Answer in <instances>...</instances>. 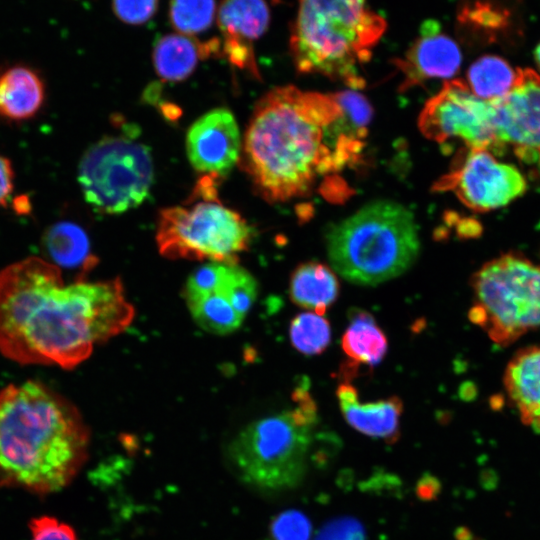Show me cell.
<instances>
[{
    "instance_id": "obj_1",
    "label": "cell",
    "mask_w": 540,
    "mask_h": 540,
    "mask_svg": "<svg viewBox=\"0 0 540 540\" xmlns=\"http://www.w3.org/2000/svg\"><path fill=\"white\" fill-rule=\"evenodd\" d=\"M133 317L118 278L65 283L59 266L36 256L0 270V353L18 364L73 369Z\"/></svg>"
},
{
    "instance_id": "obj_2",
    "label": "cell",
    "mask_w": 540,
    "mask_h": 540,
    "mask_svg": "<svg viewBox=\"0 0 540 540\" xmlns=\"http://www.w3.org/2000/svg\"><path fill=\"white\" fill-rule=\"evenodd\" d=\"M366 135L347 119L334 94L275 87L256 103L239 164L264 200L286 202L356 162Z\"/></svg>"
},
{
    "instance_id": "obj_3",
    "label": "cell",
    "mask_w": 540,
    "mask_h": 540,
    "mask_svg": "<svg viewBox=\"0 0 540 540\" xmlns=\"http://www.w3.org/2000/svg\"><path fill=\"white\" fill-rule=\"evenodd\" d=\"M77 407L40 381L0 390V487L44 495L72 482L88 457Z\"/></svg>"
},
{
    "instance_id": "obj_4",
    "label": "cell",
    "mask_w": 540,
    "mask_h": 540,
    "mask_svg": "<svg viewBox=\"0 0 540 540\" xmlns=\"http://www.w3.org/2000/svg\"><path fill=\"white\" fill-rule=\"evenodd\" d=\"M385 19L367 0H298L289 50L300 73L320 74L361 88V68L385 33Z\"/></svg>"
},
{
    "instance_id": "obj_5",
    "label": "cell",
    "mask_w": 540,
    "mask_h": 540,
    "mask_svg": "<svg viewBox=\"0 0 540 540\" xmlns=\"http://www.w3.org/2000/svg\"><path fill=\"white\" fill-rule=\"evenodd\" d=\"M335 272L358 285H377L406 272L420 241L413 214L389 200L371 202L335 224L326 236Z\"/></svg>"
},
{
    "instance_id": "obj_6",
    "label": "cell",
    "mask_w": 540,
    "mask_h": 540,
    "mask_svg": "<svg viewBox=\"0 0 540 540\" xmlns=\"http://www.w3.org/2000/svg\"><path fill=\"white\" fill-rule=\"evenodd\" d=\"M293 399V408L251 422L232 440L229 460L248 486L278 492L303 481L318 422L317 407L305 386L295 389Z\"/></svg>"
},
{
    "instance_id": "obj_7",
    "label": "cell",
    "mask_w": 540,
    "mask_h": 540,
    "mask_svg": "<svg viewBox=\"0 0 540 540\" xmlns=\"http://www.w3.org/2000/svg\"><path fill=\"white\" fill-rule=\"evenodd\" d=\"M219 180L202 175L184 204L160 211L156 243L162 256L237 264L249 247L252 229L220 201Z\"/></svg>"
},
{
    "instance_id": "obj_8",
    "label": "cell",
    "mask_w": 540,
    "mask_h": 540,
    "mask_svg": "<svg viewBox=\"0 0 540 540\" xmlns=\"http://www.w3.org/2000/svg\"><path fill=\"white\" fill-rule=\"evenodd\" d=\"M471 286L468 317L496 344L510 345L540 329V264L519 253L502 254L472 275Z\"/></svg>"
},
{
    "instance_id": "obj_9",
    "label": "cell",
    "mask_w": 540,
    "mask_h": 540,
    "mask_svg": "<svg viewBox=\"0 0 540 540\" xmlns=\"http://www.w3.org/2000/svg\"><path fill=\"white\" fill-rule=\"evenodd\" d=\"M105 135L83 154L78 182L90 206L103 214H119L140 205L153 182L149 147L137 139L136 128Z\"/></svg>"
},
{
    "instance_id": "obj_10",
    "label": "cell",
    "mask_w": 540,
    "mask_h": 540,
    "mask_svg": "<svg viewBox=\"0 0 540 540\" xmlns=\"http://www.w3.org/2000/svg\"><path fill=\"white\" fill-rule=\"evenodd\" d=\"M418 125L426 138L438 143L457 138L469 149L503 150L496 136L492 103L477 97L460 79L446 81L426 102Z\"/></svg>"
},
{
    "instance_id": "obj_11",
    "label": "cell",
    "mask_w": 540,
    "mask_h": 540,
    "mask_svg": "<svg viewBox=\"0 0 540 540\" xmlns=\"http://www.w3.org/2000/svg\"><path fill=\"white\" fill-rule=\"evenodd\" d=\"M526 189V179L515 166L498 161L488 150L469 148L433 186L434 191L454 193L477 212L503 207Z\"/></svg>"
},
{
    "instance_id": "obj_12",
    "label": "cell",
    "mask_w": 540,
    "mask_h": 540,
    "mask_svg": "<svg viewBox=\"0 0 540 540\" xmlns=\"http://www.w3.org/2000/svg\"><path fill=\"white\" fill-rule=\"evenodd\" d=\"M491 103L502 148L512 147L519 160L540 171V75L518 68L511 91Z\"/></svg>"
},
{
    "instance_id": "obj_13",
    "label": "cell",
    "mask_w": 540,
    "mask_h": 540,
    "mask_svg": "<svg viewBox=\"0 0 540 540\" xmlns=\"http://www.w3.org/2000/svg\"><path fill=\"white\" fill-rule=\"evenodd\" d=\"M241 146L238 124L227 108L213 109L198 118L186 136L187 155L193 168L218 179L239 163Z\"/></svg>"
},
{
    "instance_id": "obj_14",
    "label": "cell",
    "mask_w": 540,
    "mask_h": 540,
    "mask_svg": "<svg viewBox=\"0 0 540 540\" xmlns=\"http://www.w3.org/2000/svg\"><path fill=\"white\" fill-rule=\"evenodd\" d=\"M461 61L458 44L442 31L441 24L434 19L425 20L405 56L394 61L403 75L400 90L430 79H449L459 71Z\"/></svg>"
},
{
    "instance_id": "obj_15",
    "label": "cell",
    "mask_w": 540,
    "mask_h": 540,
    "mask_svg": "<svg viewBox=\"0 0 540 540\" xmlns=\"http://www.w3.org/2000/svg\"><path fill=\"white\" fill-rule=\"evenodd\" d=\"M336 395L340 410L352 428L387 443L398 440L403 412V402L398 396L362 403L356 388L347 382L339 384Z\"/></svg>"
},
{
    "instance_id": "obj_16",
    "label": "cell",
    "mask_w": 540,
    "mask_h": 540,
    "mask_svg": "<svg viewBox=\"0 0 540 540\" xmlns=\"http://www.w3.org/2000/svg\"><path fill=\"white\" fill-rule=\"evenodd\" d=\"M219 38L199 41L183 34H166L153 46L152 59L156 73L165 81L178 82L188 78L200 60L221 57Z\"/></svg>"
},
{
    "instance_id": "obj_17",
    "label": "cell",
    "mask_w": 540,
    "mask_h": 540,
    "mask_svg": "<svg viewBox=\"0 0 540 540\" xmlns=\"http://www.w3.org/2000/svg\"><path fill=\"white\" fill-rule=\"evenodd\" d=\"M504 386L521 421L540 433V345L513 356L505 369Z\"/></svg>"
},
{
    "instance_id": "obj_18",
    "label": "cell",
    "mask_w": 540,
    "mask_h": 540,
    "mask_svg": "<svg viewBox=\"0 0 540 540\" xmlns=\"http://www.w3.org/2000/svg\"><path fill=\"white\" fill-rule=\"evenodd\" d=\"M44 100V82L32 68L14 65L0 73V117L28 120L39 112Z\"/></svg>"
},
{
    "instance_id": "obj_19",
    "label": "cell",
    "mask_w": 540,
    "mask_h": 540,
    "mask_svg": "<svg viewBox=\"0 0 540 540\" xmlns=\"http://www.w3.org/2000/svg\"><path fill=\"white\" fill-rule=\"evenodd\" d=\"M339 280L329 266L309 261L296 267L289 281V296L298 306L324 315L337 300Z\"/></svg>"
},
{
    "instance_id": "obj_20",
    "label": "cell",
    "mask_w": 540,
    "mask_h": 540,
    "mask_svg": "<svg viewBox=\"0 0 540 540\" xmlns=\"http://www.w3.org/2000/svg\"><path fill=\"white\" fill-rule=\"evenodd\" d=\"M341 346L352 364L376 366L386 355L388 341L370 313L362 309H352L349 324L342 335Z\"/></svg>"
},
{
    "instance_id": "obj_21",
    "label": "cell",
    "mask_w": 540,
    "mask_h": 540,
    "mask_svg": "<svg viewBox=\"0 0 540 540\" xmlns=\"http://www.w3.org/2000/svg\"><path fill=\"white\" fill-rule=\"evenodd\" d=\"M270 10L265 0H221L217 25L223 37L248 43L260 38L268 29Z\"/></svg>"
},
{
    "instance_id": "obj_22",
    "label": "cell",
    "mask_w": 540,
    "mask_h": 540,
    "mask_svg": "<svg viewBox=\"0 0 540 540\" xmlns=\"http://www.w3.org/2000/svg\"><path fill=\"white\" fill-rule=\"evenodd\" d=\"M42 242L52 263L59 267H81L88 271L96 264L86 232L73 222L53 224L44 233Z\"/></svg>"
},
{
    "instance_id": "obj_23",
    "label": "cell",
    "mask_w": 540,
    "mask_h": 540,
    "mask_svg": "<svg viewBox=\"0 0 540 540\" xmlns=\"http://www.w3.org/2000/svg\"><path fill=\"white\" fill-rule=\"evenodd\" d=\"M517 70L503 58L484 55L471 64L467 85L477 97L488 102L506 96L515 84Z\"/></svg>"
},
{
    "instance_id": "obj_24",
    "label": "cell",
    "mask_w": 540,
    "mask_h": 540,
    "mask_svg": "<svg viewBox=\"0 0 540 540\" xmlns=\"http://www.w3.org/2000/svg\"><path fill=\"white\" fill-rule=\"evenodd\" d=\"M195 322L204 330L226 335L237 330L243 317L217 292L186 300Z\"/></svg>"
},
{
    "instance_id": "obj_25",
    "label": "cell",
    "mask_w": 540,
    "mask_h": 540,
    "mask_svg": "<svg viewBox=\"0 0 540 540\" xmlns=\"http://www.w3.org/2000/svg\"><path fill=\"white\" fill-rule=\"evenodd\" d=\"M289 337L293 347L302 354L319 355L330 344V323L323 315L315 312L300 313L290 323Z\"/></svg>"
},
{
    "instance_id": "obj_26",
    "label": "cell",
    "mask_w": 540,
    "mask_h": 540,
    "mask_svg": "<svg viewBox=\"0 0 540 540\" xmlns=\"http://www.w3.org/2000/svg\"><path fill=\"white\" fill-rule=\"evenodd\" d=\"M458 19L465 28L489 39L509 27L511 14L490 0H472L463 5Z\"/></svg>"
},
{
    "instance_id": "obj_27",
    "label": "cell",
    "mask_w": 540,
    "mask_h": 540,
    "mask_svg": "<svg viewBox=\"0 0 540 540\" xmlns=\"http://www.w3.org/2000/svg\"><path fill=\"white\" fill-rule=\"evenodd\" d=\"M223 296L243 318L253 306L257 296L255 278L237 264L222 263L216 291Z\"/></svg>"
},
{
    "instance_id": "obj_28",
    "label": "cell",
    "mask_w": 540,
    "mask_h": 540,
    "mask_svg": "<svg viewBox=\"0 0 540 540\" xmlns=\"http://www.w3.org/2000/svg\"><path fill=\"white\" fill-rule=\"evenodd\" d=\"M215 13V0H170L168 16L176 31L192 37L212 26Z\"/></svg>"
},
{
    "instance_id": "obj_29",
    "label": "cell",
    "mask_w": 540,
    "mask_h": 540,
    "mask_svg": "<svg viewBox=\"0 0 540 540\" xmlns=\"http://www.w3.org/2000/svg\"><path fill=\"white\" fill-rule=\"evenodd\" d=\"M334 96L352 125L367 133L372 109L366 98L353 90L340 91Z\"/></svg>"
},
{
    "instance_id": "obj_30",
    "label": "cell",
    "mask_w": 540,
    "mask_h": 540,
    "mask_svg": "<svg viewBox=\"0 0 540 540\" xmlns=\"http://www.w3.org/2000/svg\"><path fill=\"white\" fill-rule=\"evenodd\" d=\"M221 268V262H210L193 271L184 289L185 300L215 292L219 283Z\"/></svg>"
},
{
    "instance_id": "obj_31",
    "label": "cell",
    "mask_w": 540,
    "mask_h": 540,
    "mask_svg": "<svg viewBox=\"0 0 540 540\" xmlns=\"http://www.w3.org/2000/svg\"><path fill=\"white\" fill-rule=\"evenodd\" d=\"M271 532L273 540H309L311 526L302 514L289 511L275 519Z\"/></svg>"
},
{
    "instance_id": "obj_32",
    "label": "cell",
    "mask_w": 540,
    "mask_h": 540,
    "mask_svg": "<svg viewBox=\"0 0 540 540\" xmlns=\"http://www.w3.org/2000/svg\"><path fill=\"white\" fill-rule=\"evenodd\" d=\"M159 0H112L114 14L130 25L148 22L157 12Z\"/></svg>"
},
{
    "instance_id": "obj_33",
    "label": "cell",
    "mask_w": 540,
    "mask_h": 540,
    "mask_svg": "<svg viewBox=\"0 0 540 540\" xmlns=\"http://www.w3.org/2000/svg\"><path fill=\"white\" fill-rule=\"evenodd\" d=\"M31 540H79L74 529L51 516H39L29 523Z\"/></svg>"
},
{
    "instance_id": "obj_34",
    "label": "cell",
    "mask_w": 540,
    "mask_h": 540,
    "mask_svg": "<svg viewBox=\"0 0 540 540\" xmlns=\"http://www.w3.org/2000/svg\"><path fill=\"white\" fill-rule=\"evenodd\" d=\"M222 53L229 62L239 68L248 71L252 76L259 78L256 58L252 43H248L233 37H223Z\"/></svg>"
},
{
    "instance_id": "obj_35",
    "label": "cell",
    "mask_w": 540,
    "mask_h": 540,
    "mask_svg": "<svg viewBox=\"0 0 540 540\" xmlns=\"http://www.w3.org/2000/svg\"><path fill=\"white\" fill-rule=\"evenodd\" d=\"M316 540H363V533L358 524L343 520L327 526Z\"/></svg>"
},
{
    "instance_id": "obj_36",
    "label": "cell",
    "mask_w": 540,
    "mask_h": 540,
    "mask_svg": "<svg viewBox=\"0 0 540 540\" xmlns=\"http://www.w3.org/2000/svg\"><path fill=\"white\" fill-rule=\"evenodd\" d=\"M14 187V170L11 161L0 154V207L5 206Z\"/></svg>"
},
{
    "instance_id": "obj_37",
    "label": "cell",
    "mask_w": 540,
    "mask_h": 540,
    "mask_svg": "<svg viewBox=\"0 0 540 540\" xmlns=\"http://www.w3.org/2000/svg\"><path fill=\"white\" fill-rule=\"evenodd\" d=\"M474 391H475V388H473V385L467 382L461 385L459 389V394L463 400H471L473 396L475 395Z\"/></svg>"
},
{
    "instance_id": "obj_38",
    "label": "cell",
    "mask_w": 540,
    "mask_h": 540,
    "mask_svg": "<svg viewBox=\"0 0 540 540\" xmlns=\"http://www.w3.org/2000/svg\"><path fill=\"white\" fill-rule=\"evenodd\" d=\"M534 55H535L536 64H537V66H538V68L540 70V43L536 47Z\"/></svg>"
}]
</instances>
